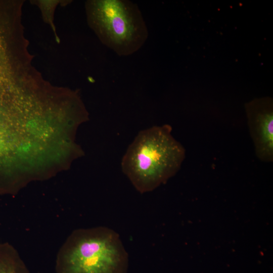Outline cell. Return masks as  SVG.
I'll list each match as a JSON object with an SVG mask.
<instances>
[{"label":"cell","instance_id":"1","mask_svg":"<svg viewBox=\"0 0 273 273\" xmlns=\"http://www.w3.org/2000/svg\"><path fill=\"white\" fill-rule=\"evenodd\" d=\"M186 149L172 134L169 124L140 131L128 146L121 168L135 189L151 192L174 176L186 158Z\"/></svg>","mask_w":273,"mask_h":273},{"label":"cell","instance_id":"2","mask_svg":"<svg viewBox=\"0 0 273 273\" xmlns=\"http://www.w3.org/2000/svg\"><path fill=\"white\" fill-rule=\"evenodd\" d=\"M128 255L118 233L105 226L73 231L57 256V273H127Z\"/></svg>","mask_w":273,"mask_h":273},{"label":"cell","instance_id":"3","mask_svg":"<svg viewBox=\"0 0 273 273\" xmlns=\"http://www.w3.org/2000/svg\"><path fill=\"white\" fill-rule=\"evenodd\" d=\"M88 23L101 41L119 56H128L146 42L148 30L138 6L127 0L86 3Z\"/></svg>","mask_w":273,"mask_h":273},{"label":"cell","instance_id":"4","mask_svg":"<svg viewBox=\"0 0 273 273\" xmlns=\"http://www.w3.org/2000/svg\"><path fill=\"white\" fill-rule=\"evenodd\" d=\"M247 124L257 158L273 161V110L270 99H257L246 106Z\"/></svg>","mask_w":273,"mask_h":273},{"label":"cell","instance_id":"5","mask_svg":"<svg viewBox=\"0 0 273 273\" xmlns=\"http://www.w3.org/2000/svg\"><path fill=\"white\" fill-rule=\"evenodd\" d=\"M0 273H29L18 252L8 243H0Z\"/></svg>","mask_w":273,"mask_h":273},{"label":"cell","instance_id":"6","mask_svg":"<svg viewBox=\"0 0 273 273\" xmlns=\"http://www.w3.org/2000/svg\"><path fill=\"white\" fill-rule=\"evenodd\" d=\"M17 82L11 73L0 64V112H2L4 101L16 87Z\"/></svg>","mask_w":273,"mask_h":273}]
</instances>
